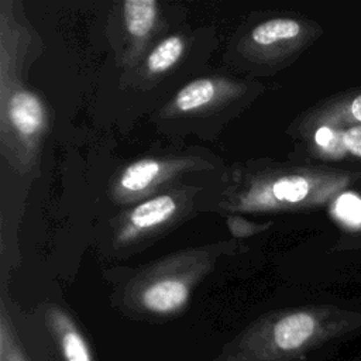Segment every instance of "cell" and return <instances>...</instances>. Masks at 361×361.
<instances>
[{"mask_svg":"<svg viewBox=\"0 0 361 361\" xmlns=\"http://www.w3.org/2000/svg\"><path fill=\"white\" fill-rule=\"evenodd\" d=\"M49 320L63 361H93L85 337L63 312L54 310Z\"/></svg>","mask_w":361,"mask_h":361,"instance_id":"obj_5","label":"cell"},{"mask_svg":"<svg viewBox=\"0 0 361 361\" xmlns=\"http://www.w3.org/2000/svg\"><path fill=\"white\" fill-rule=\"evenodd\" d=\"M361 327V313L336 306L276 313L252 326L217 361H298L312 348Z\"/></svg>","mask_w":361,"mask_h":361,"instance_id":"obj_1","label":"cell"},{"mask_svg":"<svg viewBox=\"0 0 361 361\" xmlns=\"http://www.w3.org/2000/svg\"><path fill=\"white\" fill-rule=\"evenodd\" d=\"M176 212L172 196L161 195L138 204L130 214V221L137 228H149L166 221Z\"/></svg>","mask_w":361,"mask_h":361,"instance_id":"obj_7","label":"cell"},{"mask_svg":"<svg viewBox=\"0 0 361 361\" xmlns=\"http://www.w3.org/2000/svg\"><path fill=\"white\" fill-rule=\"evenodd\" d=\"M183 39L178 35H172L161 41L149 54L147 65L151 72H164L169 69L183 52Z\"/></svg>","mask_w":361,"mask_h":361,"instance_id":"obj_11","label":"cell"},{"mask_svg":"<svg viewBox=\"0 0 361 361\" xmlns=\"http://www.w3.org/2000/svg\"><path fill=\"white\" fill-rule=\"evenodd\" d=\"M319 27L302 23L295 18H272L262 24H258L251 31V38L258 45H275L279 42L288 45H303L317 37Z\"/></svg>","mask_w":361,"mask_h":361,"instance_id":"obj_3","label":"cell"},{"mask_svg":"<svg viewBox=\"0 0 361 361\" xmlns=\"http://www.w3.org/2000/svg\"><path fill=\"white\" fill-rule=\"evenodd\" d=\"M124 20L127 30L134 37H145L157 20V3L154 0H127L124 3Z\"/></svg>","mask_w":361,"mask_h":361,"instance_id":"obj_8","label":"cell"},{"mask_svg":"<svg viewBox=\"0 0 361 361\" xmlns=\"http://www.w3.org/2000/svg\"><path fill=\"white\" fill-rule=\"evenodd\" d=\"M161 164L155 159H141L126 168L120 178L123 189L130 192L144 190L159 175Z\"/></svg>","mask_w":361,"mask_h":361,"instance_id":"obj_9","label":"cell"},{"mask_svg":"<svg viewBox=\"0 0 361 361\" xmlns=\"http://www.w3.org/2000/svg\"><path fill=\"white\" fill-rule=\"evenodd\" d=\"M345 247L350 248V250H358V248H361V230H360L357 234L350 235L348 243L345 244Z\"/></svg>","mask_w":361,"mask_h":361,"instance_id":"obj_14","label":"cell"},{"mask_svg":"<svg viewBox=\"0 0 361 361\" xmlns=\"http://www.w3.org/2000/svg\"><path fill=\"white\" fill-rule=\"evenodd\" d=\"M214 83L209 79L190 82L179 90L175 97V106L180 111H192L206 106L214 97Z\"/></svg>","mask_w":361,"mask_h":361,"instance_id":"obj_10","label":"cell"},{"mask_svg":"<svg viewBox=\"0 0 361 361\" xmlns=\"http://www.w3.org/2000/svg\"><path fill=\"white\" fill-rule=\"evenodd\" d=\"M309 131H341L361 126V86L348 89L320 103L306 117Z\"/></svg>","mask_w":361,"mask_h":361,"instance_id":"obj_2","label":"cell"},{"mask_svg":"<svg viewBox=\"0 0 361 361\" xmlns=\"http://www.w3.org/2000/svg\"><path fill=\"white\" fill-rule=\"evenodd\" d=\"M330 133L336 135L337 144L340 145L344 154L355 159H361V126L350 127L341 131H330Z\"/></svg>","mask_w":361,"mask_h":361,"instance_id":"obj_12","label":"cell"},{"mask_svg":"<svg viewBox=\"0 0 361 361\" xmlns=\"http://www.w3.org/2000/svg\"><path fill=\"white\" fill-rule=\"evenodd\" d=\"M189 285L178 278H162L147 285L140 295L141 305L152 313L169 314L180 310L189 300Z\"/></svg>","mask_w":361,"mask_h":361,"instance_id":"obj_4","label":"cell"},{"mask_svg":"<svg viewBox=\"0 0 361 361\" xmlns=\"http://www.w3.org/2000/svg\"><path fill=\"white\" fill-rule=\"evenodd\" d=\"M8 118L20 134L32 135L44 126V107L34 93L18 90L10 97Z\"/></svg>","mask_w":361,"mask_h":361,"instance_id":"obj_6","label":"cell"},{"mask_svg":"<svg viewBox=\"0 0 361 361\" xmlns=\"http://www.w3.org/2000/svg\"><path fill=\"white\" fill-rule=\"evenodd\" d=\"M0 361H25L13 336L6 330L4 323L1 324V334H0Z\"/></svg>","mask_w":361,"mask_h":361,"instance_id":"obj_13","label":"cell"}]
</instances>
